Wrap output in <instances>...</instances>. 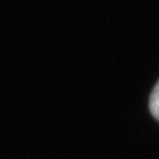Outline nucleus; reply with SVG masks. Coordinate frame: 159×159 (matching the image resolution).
<instances>
[{"label":"nucleus","instance_id":"1","mask_svg":"<svg viewBox=\"0 0 159 159\" xmlns=\"http://www.w3.org/2000/svg\"><path fill=\"white\" fill-rule=\"evenodd\" d=\"M149 108H150V111L154 115V118L157 120H159V80L155 84V87L153 88V92L150 94Z\"/></svg>","mask_w":159,"mask_h":159}]
</instances>
